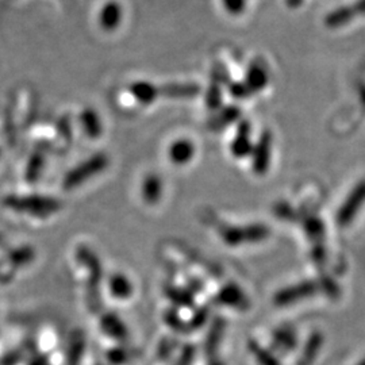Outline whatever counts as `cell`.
Returning <instances> with one entry per match:
<instances>
[{
	"mask_svg": "<svg viewBox=\"0 0 365 365\" xmlns=\"http://www.w3.org/2000/svg\"><path fill=\"white\" fill-rule=\"evenodd\" d=\"M251 150V143H249V132H248V125H242L237 133V137L234 138L231 144V152L234 156H244L249 153Z\"/></svg>",
	"mask_w": 365,
	"mask_h": 365,
	"instance_id": "11",
	"label": "cell"
},
{
	"mask_svg": "<svg viewBox=\"0 0 365 365\" xmlns=\"http://www.w3.org/2000/svg\"><path fill=\"white\" fill-rule=\"evenodd\" d=\"M264 234L262 229L257 226L251 227H226L222 230L220 236L223 241L229 245H240L244 241H255Z\"/></svg>",
	"mask_w": 365,
	"mask_h": 365,
	"instance_id": "4",
	"label": "cell"
},
{
	"mask_svg": "<svg viewBox=\"0 0 365 365\" xmlns=\"http://www.w3.org/2000/svg\"><path fill=\"white\" fill-rule=\"evenodd\" d=\"M168 156H169V160L176 165L188 164L195 156V145L189 140H185V138L178 140L169 146Z\"/></svg>",
	"mask_w": 365,
	"mask_h": 365,
	"instance_id": "5",
	"label": "cell"
},
{
	"mask_svg": "<svg viewBox=\"0 0 365 365\" xmlns=\"http://www.w3.org/2000/svg\"><path fill=\"white\" fill-rule=\"evenodd\" d=\"M163 180L157 175H147L143 182V199L146 205L154 206L161 200L163 196Z\"/></svg>",
	"mask_w": 365,
	"mask_h": 365,
	"instance_id": "6",
	"label": "cell"
},
{
	"mask_svg": "<svg viewBox=\"0 0 365 365\" xmlns=\"http://www.w3.org/2000/svg\"><path fill=\"white\" fill-rule=\"evenodd\" d=\"M242 298H244L242 293L234 286H227L218 293V300L225 304H231V306L238 304Z\"/></svg>",
	"mask_w": 365,
	"mask_h": 365,
	"instance_id": "14",
	"label": "cell"
},
{
	"mask_svg": "<svg viewBox=\"0 0 365 365\" xmlns=\"http://www.w3.org/2000/svg\"><path fill=\"white\" fill-rule=\"evenodd\" d=\"M43 165H45V156L41 152H36L32 154V157L28 161L26 165V172H25V178L28 182H36L42 171H43Z\"/></svg>",
	"mask_w": 365,
	"mask_h": 365,
	"instance_id": "9",
	"label": "cell"
},
{
	"mask_svg": "<svg viewBox=\"0 0 365 365\" xmlns=\"http://www.w3.org/2000/svg\"><path fill=\"white\" fill-rule=\"evenodd\" d=\"M110 292L115 299L119 300H126L133 295V284L129 280V278H126L122 273H115L112 275V278L110 279Z\"/></svg>",
	"mask_w": 365,
	"mask_h": 365,
	"instance_id": "7",
	"label": "cell"
},
{
	"mask_svg": "<svg viewBox=\"0 0 365 365\" xmlns=\"http://www.w3.org/2000/svg\"><path fill=\"white\" fill-rule=\"evenodd\" d=\"M36 257V253L33 251V248L30 247H22L19 249H15L14 252H11L10 255V261L12 265L15 267H25L26 264L32 262Z\"/></svg>",
	"mask_w": 365,
	"mask_h": 365,
	"instance_id": "13",
	"label": "cell"
},
{
	"mask_svg": "<svg viewBox=\"0 0 365 365\" xmlns=\"http://www.w3.org/2000/svg\"><path fill=\"white\" fill-rule=\"evenodd\" d=\"M134 92H136L137 98L141 102L146 103V105L150 103L154 99V96H156L154 90L150 85H146V84H138V85H136L134 87Z\"/></svg>",
	"mask_w": 365,
	"mask_h": 365,
	"instance_id": "15",
	"label": "cell"
},
{
	"mask_svg": "<svg viewBox=\"0 0 365 365\" xmlns=\"http://www.w3.org/2000/svg\"><path fill=\"white\" fill-rule=\"evenodd\" d=\"M77 260L88 272V287H87V303L90 307H95L98 310L101 307V295L99 284L102 280V265L98 258L88 247L77 248Z\"/></svg>",
	"mask_w": 365,
	"mask_h": 365,
	"instance_id": "2",
	"label": "cell"
},
{
	"mask_svg": "<svg viewBox=\"0 0 365 365\" xmlns=\"http://www.w3.org/2000/svg\"><path fill=\"white\" fill-rule=\"evenodd\" d=\"M80 121H81L83 130L85 132V134H87L91 140H98V138L102 136L103 127H102L101 119H99V116L96 115V112H94V111H91V110H85V111L81 112Z\"/></svg>",
	"mask_w": 365,
	"mask_h": 365,
	"instance_id": "8",
	"label": "cell"
},
{
	"mask_svg": "<svg viewBox=\"0 0 365 365\" xmlns=\"http://www.w3.org/2000/svg\"><path fill=\"white\" fill-rule=\"evenodd\" d=\"M109 157L106 154L103 153L94 154L92 157L83 161L67 174L63 182V187L67 191H71L73 188L81 185L83 182H88L91 178L102 174L109 167Z\"/></svg>",
	"mask_w": 365,
	"mask_h": 365,
	"instance_id": "3",
	"label": "cell"
},
{
	"mask_svg": "<svg viewBox=\"0 0 365 365\" xmlns=\"http://www.w3.org/2000/svg\"><path fill=\"white\" fill-rule=\"evenodd\" d=\"M261 147H258V152L255 153V154H265V150H267V144H261ZM262 164H264V157H257V158H255V171H260V169H262Z\"/></svg>",
	"mask_w": 365,
	"mask_h": 365,
	"instance_id": "16",
	"label": "cell"
},
{
	"mask_svg": "<svg viewBox=\"0 0 365 365\" xmlns=\"http://www.w3.org/2000/svg\"><path fill=\"white\" fill-rule=\"evenodd\" d=\"M102 328L111 337H115V338H125L126 337L125 325L114 314H106V315H103V318H102Z\"/></svg>",
	"mask_w": 365,
	"mask_h": 365,
	"instance_id": "10",
	"label": "cell"
},
{
	"mask_svg": "<svg viewBox=\"0 0 365 365\" xmlns=\"http://www.w3.org/2000/svg\"><path fill=\"white\" fill-rule=\"evenodd\" d=\"M4 203L7 207H10L17 213L28 214L38 218L50 217L59 213V210L61 209V203L56 198L43 196V195H23V196L12 195L6 198Z\"/></svg>",
	"mask_w": 365,
	"mask_h": 365,
	"instance_id": "1",
	"label": "cell"
},
{
	"mask_svg": "<svg viewBox=\"0 0 365 365\" xmlns=\"http://www.w3.org/2000/svg\"><path fill=\"white\" fill-rule=\"evenodd\" d=\"M165 293L168 296L169 300H172L175 304L178 306H182V307H188L194 303L192 295L189 293L188 290L184 289H179V287H174V286H168L165 289Z\"/></svg>",
	"mask_w": 365,
	"mask_h": 365,
	"instance_id": "12",
	"label": "cell"
}]
</instances>
